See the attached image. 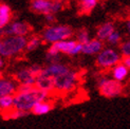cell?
Wrapping results in <instances>:
<instances>
[{"mask_svg":"<svg viewBox=\"0 0 130 129\" xmlns=\"http://www.w3.org/2000/svg\"><path fill=\"white\" fill-rule=\"evenodd\" d=\"M50 93L38 89L36 86L18 85L17 91L14 94V108L18 110L31 112L33 107L39 102L49 100Z\"/></svg>","mask_w":130,"mask_h":129,"instance_id":"obj_1","label":"cell"},{"mask_svg":"<svg viewBox=\"0 0 130 129\" xmlns=\"http://www.w3.org/2000/svg\"><path fill=\"white\" fill-rule=\"evenodd\" d=\"M1 43L0 55L4 58H11L23 52L27 48L28 39L23 36H5Z\"/></svg>","mask_w":130,"mask_h":129,"instance_id":"obj_2","label":"cell"},{"mask_svg":"<svg viewBox=\"0 0 130 129\" xmlns=\"http://www.w3.org/2000/svg\"><path fill=\"white\" fill-rule=\"evenodd\" d=\"M74 35L73 29L66 24L61 25H50L47 27L41 33V39L48 43H55L61 40L70 39Z\"/></svg>","mask_w":130,"mask_h":129,"instance_id":"obj_3","label":"cell"},{"mask_svg":"<svg viewBox=\"0 0 130 129\" xmlns=\"http://www.w3.org/2000/svg\"><path fill=\"white\" fill-rule=\"evenodd\" d=\"M79 80V72L70 69L66 73L54 77L55 91L58 93H69L77 86Z\"/></svg>","mask_w":130,"mask_h":129,"instance_id":"obj_4","label":"cell"},{"mask_svg":"<svg viewBox=\"0 0 130 129\" xmlns=\"http://www.w3.org/2000/svg\"><path fill=\"white\" fill-rule=\"evenodd\" d=\"M43 68L39 64H33L30 67L19 69L14 75V79L18 85H31L35 86L36 80L42 72Z\"/></svg>","mask_w":130,"mask_h":129,"instance_id":"obj_5","label":"cell"},{"mask_svg":"<svg viewBox=\"0 0 130 129\" xmlns=\"http://www.w3.org/2000/svg\"><path fill=\"white\" fill-rule=\"evenodd\" d=\"M97 89H99L100 94L104 96V98L113 99L122 94L124 86L122 85V83L115 80L113 78L102 77L97 82Z\"/></svg>","mask_w":130,"mask_h":129,"instance_id":"obj_6","label":"cell"},{"mask_svg":"<svg viewBox=\"0 0 130 129\" xmlns=\"http://www.w3.org/2000/svg\"><path fill=\"white\" fill-rule=\"evenodd\" d=\"M121 61H122V57L118 51H115L114 49L111 48H106L103 49L97 54L95 64L100 69L108 70V69H112Z\"/></svg>","mask_w":130,"mask_h":129,"instance_id":"obj_7","label":"cell"},{"mask_svg":"<svg viewBox=\"0 0 130 129\" xmlns=\"http://www.w3.org/2000/svg\"><path fill=\"white\" fill-rule=\"evenodd\" d=\"M62 9L63 3L60 0H32L31 1V10L36 14H56Z\"/></svg>","mask_w":130,"mask_h":129,"instance_id":"obj_8","label":"cell"},{"mask_svg":"<svg viewBox=\"0 0 130 129\" xmlns=\"http://www.w3.org/2000/svg\"><path fill=\"white\" fill-rule=\"evenodd\" d=\"M32 27L24 21H14L4 29V35L6 36H23L29 35Z\"/></svg>","mask_w":130,"mask_h":129,"instance_id":"obj_9","label":"cell"},{"mask_svg":"<svg viewBox=\"0 0 130 129\" xmlns=\"http://www.w3.org/2000/svg\"><path fill=\"white\" fill-rule=\"evenodd\" d=\"M69 70H70V67H68L67 64H63V63H60V62H53V63H50L47 67H44L40 75L56 77V76L60 75V74L66 73Z\"/></svg>","mask_w":130,"mask_h":129,"instance_id":"obj_10","label":"cell"},{"mask_svg":"<svg viewBox=\"0 0 130 129\" xmlns=\"http://www.w3.org/2000/svg\"><path fill=\"white\" fill-rule=\"evenodd\" d=\"M17 82L11 78L0 77V98L6 95H14L17 91Z\"/></svg>","mask_w":130,"mask_h":129,"instance_id":"obj_11","label":"cell"},{"mask_svg":"<svg viewBox=\"0 0 130 129\" xmlns=\"http://www.w3.org/2000/svg\"><path fill=\"white\" fill-rule=\"evenodd\" d=\"M38 89L43 90V91L52 94L55 92V83H54V77L50 76H44V75H39L36 80V85Z\"/></svg>","mask_w":130,"mask_h":129,"instance_id":"obj_12","label":"cell"},{"mask_svg":"<svg viewBox=\"0 0 130 129\" xmlns=\"http://www.w3.org/2000/svg\"><path fill=\"white\" fill-rule=\"evenodd\" d=\"M103 49H104L103 41L97 39V38H94V39H91L89 42L83 44L82 53L85 55H95L99 54Z\"/></svg>","mask_w":130,"mask_h":129,"instance_id":"obj_13","label":"cell"},{"mask_svg":"<svg viewBox=\"0 0 130 129\" xmlns=\"http://www.w3.org/2000/svg\"><path fill=\"white\" fill-rule=\"evenodd\" d=\"M77 43L78 42H77L76 40L66 39V40H61V41H58V42H55V43H52V46H53L59 53L71 56Z\"/></svg>","mask_w":130,"mask_h":129,"instance_id":"obj_14","label":"cell"},{"mask_svg":"<svg viewBox=\"0 0 130 129\" xmlns=\"http://www.w3.org/2000/svg\"><path fill=\"white\" fill-rule=\"evenodd\" d=\"M54 107H55L54 102L51 99H49V100L37 103L33 107V109L31 110V113L34 115H43V114H47L50 111H52L54 109Z\"/></svg>","mask_w":130,"mask_h":129,"instance_id":"obj_15","label":"cell"},{"mask_svg":"<svg viewBox=\"0 0 130 129\" xmlns=\"http://www.w3.org/2000/svg\"><path fill=\"white\" fill-rule=\"evenodd\" d=\"M111 74H112L113 79L122 83V82H124L127 78V77H128L129 69L125 66L124 63L120 62V63H118L116 66H114L111 69Z\"/></svg>","mask_w":130,"mask_h":129,"instance_id":"obj_16","label":"cell"},{"mask_svg":"<svg viewBox=\"0 0 130 129\" xmlns=\"http://www.w3.org/2000/svg\"><path fill=\"white\" fill-rule=\"evenodd\" d=\"M115 31L114 24L112 22H105L102 25H100L99 29L96 31V38L100 40H107L108 37L111 35Z\"/></svg>","mask_w":130,"mask_h":129,"instance_id":"obj_17","label":"cell"},{"mask_svg":"<svg viewBox=\"0 0 130 129\" xmlns=\"http://www.w3.org/2000/svg\"><path fill=\"white\" fill-rule=\"evenodd\" d=\"M14 108V95H6L0 98V115H3Z\"/></svg>","mask_w":130,"mask_h":129,"instance_id":"obj_18","label":"cell"},{"mask_svg":"<svg viewBox=\"0 0 130 129\" xmlns=\"http://www.w3.org/2000/svg\"><path fill=\"white\" fill-rule=\"evenodd\" d=\"M80 1V10L79 14H90L92 10L96 6L99 0H79Z\"/></svg>","mask_w":130,"mask_h":129,"instance_id":"obj_19","label":"cell"},{"mask_svg":"<svg viewBox=\"0 0 130 129\" xmlns=\"http://www.w3.org/2000/svg\"><path fill=\"white\" fill-rule=\"evenodd\" d=\"M31 112H27V111H22V110H18V109L13 108L12 110L8 111L6 113H4L1 117L4 120H17V119H20V118H24V117H28Z\"/></svg>","mask_w":130,"mask_h":129,"instance_id":"obj_20","label":"cell"},{"mask_svg":"<svg viewBox=\"0 0 130 129\" xmlns=\"http://www.w3.org/2000/svg\"><path fill=\"white\" fill-rule=\"evenodd\" d=\"M42 41H43V40L41 39V37H39V36H33V37H31L30 39L28 40L25 51H28V52H32V51H35L36 49H38V48L41 46Z\"/></svg>","mask_w":130,"mask_h":129,"instance_id":"obj_21","label":"cell"},{"mask_svg":"<svg viewBox=\"0 0 130 129\" xmlns=\"http://www.w3.org/2000/svg\"><path fill=\"white\" fill-rule=\"evenodd\" d=\"M90 39V35H89V32L86 29H82L76 33V41L79 42L82 44H85L87 42H89Z\"/></svg>","mask_w":130,"mask_h":129,"instance_id":"obj_22","label":"cell"},{"mask_svg":"<svg viewBox=\"0 0 130 129\" xmlns=\"http://www.w3.org/2000/svg\"><path fill=\"white\" fill-rule=\"evenodd\" d=\"M121 40H122V36H121V34L119 33V32H116V31H114L107 39L108 43L112 44V46H116V44H119L121 42Z\"/></svg>","mask_w":130,"mask_h":129,"instance_id":"obj_23","label":"cell"},{"mask_svg":"<svg viewBox=\"0 0 130 129\" xmlns=\"http://www.w3.org/2000/svg\"><path fill=\"white\" fill-rule=\"evenodd\" d=\"M12 14H0V29L4 30L11 22Z\"/></svg>","mask_w":130,"mask_h":129,"instance_id":"obj_24","label":"cell"},{"mask_svg":"<svg viewBox=\"0 0 130 129\" xmlns=\"http://www.w3.org/2000/svg\"><path fill=\"white\" fill-rule=\"evenodd\" d=\"M120 50H121V53H122L123 57L130 56V39L122 42L121 46H120Z\"/></svg>","mask_w":130,"mask_h":129,"instance_id":"obj_25","label":"cell"},{"mask_svg":"<svg viewBox=\"0 0 130 129\" xmlns=\"http://www.w3.org/2000/svg\"><path fill=\"white\" fill-rule=\"evenodd\" d=\"M44 18H45V20H47V22H49V23H53L55 21L54 14H47V15H44Z\"/></svg>","mask_w":130,"mask_h":129,"instance_id":"obj_26","label":"cell"},{"mask_svg":"<svg viewBox=\"0 0 130 129\" xmlns=\"http://www.w3.org/2000/svg\"><path fill=\"white\" fill-rule=\"evenodd\" d=\"M122 63H124L125 66L130 70V56H126V57H123L122 58Z\"/></svg>","mask_w":130,"mask_h":129,"instance_id":"obj_27","label":"cell"},{"mask_svg":"<svg viewBox=\"0 0 130 129\" xmlns=\"http://www.w3.org/2000/svg\"><path fill=\"white\" fill-rule=\"evenodd\" d=\"M5 66V60H4V57H0V70L3 69Z\"/></svg>","mask_w":130,"mask_h":129,"instance_id":"obj_28","label":"cell"},{"mask_svg":"<svg viewBox=\"0 0 130 129\" xmlns=\"http://www.w3.org/2000/svg\"><path fill=\"white\" fill-rule=\"evenodd\" d=\"M126 30H127L128 33L130 34V18L126 21Z\"/></svg>","mask_w":130,"mask_h":129,"instance_id":"obj_29","label":"cell"},{"mask_svg":"<svg viewBox=\"0 0 130 129\" xmlns=\"http://www.w3.org/2000/svg\"><path fill=\"white\" fill-rule=\"evenodd\" d=\"M2 36H4V30H1V29H0V38H1Z\"/></svg>","mask_w":130,"mask_h":129,"instance_id":"obj_30","label":"cell"},{"mask_svg":"<svg viewBox=\"0 0 130 129\" xmlns=\"http://www.w3.org/2000/svg\"><path fill=\"white\" fill-rule=\"evenodd\" d=\"M1 46H2V43H1V40H0V52H1Z\"/></svg>","mask_w":130,"mask_h":129,"instance_id":"obj_31","label":"cell"},{"mask_svg":"<svg viewBox=\"0 0 130 129\" xmlns=\"http://www.w3.org/2000/svg\"><path fill=\"white\" fill-rule=\"evenodd\" d=\"M60 1H64V0H60Z\"/></svg>","mask_w":130,"mask_h":129,"instance_id":"obj_32","label":"cell"}]
</instances>
